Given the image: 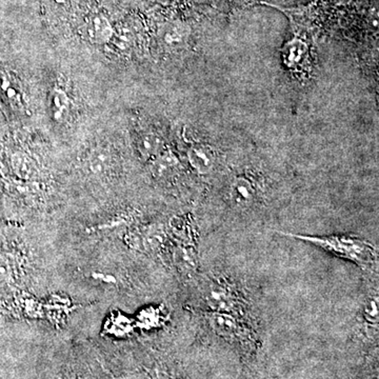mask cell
<instances>
[{
	"instance_id": "7c38bea8",
	"label": "cell",
	"mask_w": 379,
	"mask_h": 379,
	"mask_svg": "<svg viewBox=\"0 0 379 379\" xmlns=\"http://www.w3.org/2000/svg\"><path fill=\"white\" fill-rule=\"evenodd\" d=\"M308 54V44L299 37H294L282 49V61L287 67L295 68Z\"/></svg>"
},
{
	"instance_id": "2e32d148",
	"label": "cell",
	"mask_w": 379,
	"mask_h": 379,
	"mask_svg": "<svg viewBox=\"0 0 379 379\" xmlns=\"http://www.w3.org/2000/svg\"><path fill=\"white\" fill-rule=\"evenodd\" d=\"M89 163H90L91 170L95 174H104L110 169L112 156L106 149H96L91 155Z\"/></svg>"
},
{
	"instance_id": "ba28073f",
	"label": "cell",
	"mask_w": 379,
	"mask_h": 379,
	"mask_svg": "<svg viewBox=\"0 0 379 379\" xmlns=\"http://www.w3.org/2000/svg\"><path fill=\"white\" fill-rule=\"evenodd\" d=\"M229 195L234 206L248 209L256 199V189L252 180L244 176H237L230 185Z\"/></svg>"
},
{
	"instance_id": "30bf717a",
	"label": "cell",
	"mask_w": 379,
	"mask_h": 379,
	"mask_svg": "<svg viewBox=\"0 0 379 379\" xmlns=\"http://www.w3.org/2000/svg\"><path fill=\"white\" fill-rule=\"evenodd\" d=\"M11 167L15 175L23 182H33L39 176V170L35 161L23 152H17L12 155Z\"/></svg>"
},
{
	"instance_id": "ac0fdd59",
	"label": "cell",
	"mask_w": 379,
	"mask_h": 379,
	"mask_svg": "<svg viewBox=\"0 0 379 379\" xmlns=\"http://www.w3.org/2000/svg\"><path fill=\"white\" fill-rule=\"evenodd\" d=\"M12 267L8 259L4 255L0 254V285H4L11 280Z\"/></svg>"
},
{
	"instance_id": "7a4b0ae2",
	"label": "cell",
	"mask_w": 379,
	"mask_h": 379,
	"mask_svg": "<svg viewBox=\"0 0 379 379\" xmlns=\"http://www.w3.org/2000/svg\"><path fill=\"white\" fill-rule=\"evenodd\" d=\"M204 300L210 312L228 313L244 316L246 304L237 291L231 285L213 282L206 287Z\"/></svg>"
},
{
	"instance_id": "9a60e30c",
	"label": "cell",
	"mask_w": 379,
	"mask_h": 379,
	"mask_svg": "<svg viewBox=\"0 0 379 379\" xmlns=\"http://www.w3.org/2000/svg\"><path fill=\"white\" fill-rule=\"evenodd\" d=\"M51 108H52L53 117L58 121L65 120L71 108V101L63 89H54L51 98Z\"/></svg>"
},
{
	"instance_id": "5bb4252c",
	"label": "cell",
	"mask_w": 379,
	"mask_h": 379,
	"mask_svg": "<svg viewBox=\"0 0 379 379\" xmlns=\"http://www.w3.org/2000/svg\"><path fill=\"white\" fill-rule=\"evenodd\" d=\"M282 13L290 19L292 29L295 33H302V32L308 31L310 27L312 17H311L310 10L308 8H280Z\"/></svg>"
},
{
	"instance_id": "8992f818",
	"label": "cell",
	"mask_w": 379,
	"mask_h": 379,
	"mask_svg": "<svg viewBox=\"0 0 379 379\" xmlns=\"http://www.w3.org/2000/svg\"><path fill=\"white\" fill-rule=\"evenodd\" d=\"M174 263L176 267L187 275L195 273L198 270V253L192 235L180 240V244L174 249Z\"/></svg>"
},
{
	"instance_id": "e0dca14e",
	"label": "cell",
	"mask_w": 379,
	"mask_h": 379,
	"mask_svg": "<svg viewBox=\"0 0 379 379\" xmlns=\"http://www.w3.org/2000/svg\"><path fill=\"white\" fill-rule=\"evenodd\" d=\"M364 319L366 323L378 325L379 321L378 297H372L364 308Z\"/></svg>"
},
{
	"instance_id": "ffe728a7",
	"label": "cell",
	"mask_w": 379,
	"mask_h": 379,
	"mask_svg": "<svg viewBox=\"0 0 379 379\" xmlns=\"http://www.w3.org/2000/svg\"><path fill=\"white\" fill-rule=\"evenodd\" d=\"M148 1L152 2V4H167L170 0H148Z\"/></svg>"
},
{
	"instance_id": "d6986e66",
	"label": "cell",
	"mask_w": 379,
	"mask_h": 379,
	"mask_svg": "<svg viewBox=\"0 0 379 379\" xmlns=\"http://www.w3.org/2000/svg\"><path fill=\"white\" fill-rule=\"evenodd\" d=\"M353 0H334L336 4H340V6H347V4H350Z\"/></svg>"
},
{
	"instance_id": "4fadbf2b",
	"label": "cell",
	"mask_w": 379,
	"mask_h": 379,
	"mask_svg": "<svg viewBox=\"0 0 379 379\" xmlns=\"http://www.w3.org/2000/svg\"><path fill=\"white\" fill-rule=\"evenodd\" d=\"M137 150L144 159L152 161L163 152V142L156 134L144 133L138 137Z\"/></svg>"
},
{
	"instance_id": "3957f363",
	"label": "cell",
	"mask_w": 379,
	"mask_h": 379,
	"mask_svg": "<svg viewBox=\"0 0 379 379\" xmlns=\"http://www.w3.org/2000/svg\"><path fill=\"white\" fill-rule=\"evenodd\" d=\"M206 321L213 332L231 342L250 340V331L242 317L228 313L208 312Z\"/></svg>"
},
{
	"instance_id": "5b68a950",
	"label": "cell",
	"mask_w": 379,
	"mask_h": 379,
	"mask_svg": "<svg viewBox=\"0 0 379 379\" xmlns=\"http://www.w3.org/2000/svg\"><path fill=\"white\" fill-rule=\"evenodd\" d=\"M87 40L95 46L111 44L114 37L115 27L104 14H94L87 19L84 27Z\"/></svg>"
},
{
	"instance_id": "6da1fadb",
	"label": "cell",
	"mask_w": 379,
	"mask_h": 379,
	"mask_svg": "<svg viewBox=\"0 0 379 379\" xmlns=\"http://www.w3.org/2000/svg\"><path fill=\"white\" fill-rule=\"evenodd\" d=\"M285 237L294 238L309 242L325 252L331 253L340 259L350 261L361 269L368 270L373 267L378 261V252L371 242L353 235L315 236L304 234L285 233L280 232Z\"/></svg>"
},
{
	"instance_id": "277c9868",
	"label": "cell",
	"mask_w": 379,
	"mask_h": 379,
	"mask_svg": "<svg viewBox=\"0 0 379 379\" xmlns=\"http://www.w3.org/2000/svg\"><path fill=\"white\" fill-rule=\"evenodd\" d=\"M191 29L184 21H167L159 29V39L168 50H182L188 44Z\"/></svg>"
},
{
	"instance_id": "8fae6325",
	"label": "cell",
	"mask_w": 379,
	"mask_h": 379,
	"mask_svg": "<svg viewBox=\"0 0 379 379\" xmlns=\"http://www.w3.org/2000/svg\"><path fill=\"white\" fill-rule=\"evenodd\" d=\"M178 167L180 161L178 157L170 151H163L151 161V172L157 178H169Z\"/></svg>"
},
{
	"instance_id": "52a82bcc",
	"label": "cell",
	"mask_w": 379,
	"mask_h": 379,
	"mask_svg": "<svg viewBox=\"0 0 379 379\" xmlns=\"http://www.w3.org/2000/svg\"><path fill=\"white\" fill-rule=\"evenodd\" d=\"M187 156L190 166L199 175H208L214 169L216 154L214 149L209 144H194L189 149Z\"/></svg>"
},
{
	"instance_id": "9c48e42d",
	"label": "cell",
	"mask_w": 379,
	"mask_h": 379,
	"mask_svg": "<svg viewBox=\"0 0 379 379\" xmlns=\"http://www.w3.org/2000/svg\"><path fill=\"white\" fill-rule=\"evenodd\" d=\"M166 235L159 228H150L142 233L130 235V246L139 251L156 252L165 242Z\"/></svg>"
}]
</instances>
